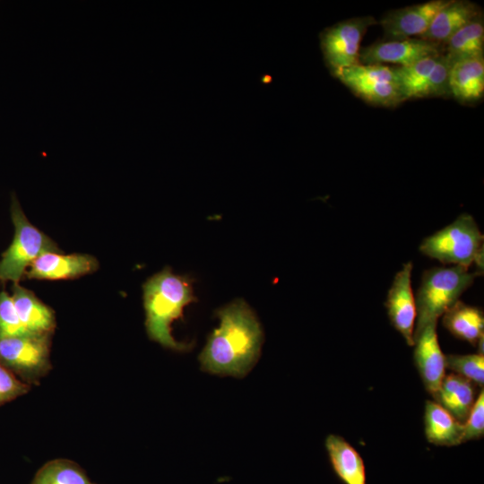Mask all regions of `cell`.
I'll use <instances>...</instances> for the list:
<instances>
[{
  "instance_id": "1",
  "label": "cell",
  "mask_w": 484,
  "mask_h": 484,
  "mask_svg": "<svg viewBox=\"0 0 484 484\" xmlns=\"http://www.w3.org/2000/svg\"><path fill=\"white\" fill-rule=\"evenodd\" d=\"M220 325L208 337L199 356L203 371L219 376H245L256 363L263 331L250 307L236 299L217 310Z\"/></svg>"
},
{
  "instance_id": "28",
  "label": "cell",
  "mask_w": 484,
  "mask_h": 484,
  "mask_svg": "<svg viewBox=\"0 0 484 484\" xmlns=\"http://www.w3.org/2000/svg\"><path fill=\"white\" fill-rule=\"evenodd\" d=\"M484 434V392L481 390L463 423L462 443L479 439Z\"/></svg>"
},
{
  "instance_id": "9",
  "label": "cell",
  "mask_w": 484,
  "mask_h": 484,
  "mask_svg": "<svg viewBox=\"0 0 484 484\" xmlns=\"http://www.w3.org/2000/svg\"><path fill=\"white\" fill-rule=\"evenodd\" d=\"M441 55L440 45L419 38L377 41L360 48L359 63L394 64L404 66L428 56Z\"/></svg>"
},
{
  "instance_id": "4",
  "label": "cell",
  "mask_w": 484,
  "mask_h": 484,
  "mask_svg": "<svg viewBox=\"0 0 484 484\" xmlns=\"http://www.w3.org/2000/svg\"><path fill=\"white\" fill-rule=\"evenodd\" d=\"M484 237L472 216L460 215L454 222L426 238L419 250L443 264L470 268L473 264L483 271Z\"/></svg>"
},
{
  "instance_id": "10",
  "label": "cell",
  "mask_w": 484,
  "mask_h": 484,
  "mask_svg": "<svg viewBox=\"0 0 484 484\" xmlns=\"http://www.w3.org/2000/svg\"><path fill=\"white\" fill-rule=\"evenodd\" d=\"M412 263L403 264L389 289L385 307L392 325L402 335L407 344L414 345L417 318L415 297L411 288Z\"/></svg>"
},
{
  "instance_id": "27",
  "label": "cell",
  "mask_w": 484,
  "mask_h": 484,
  "mask_svg": "<svg viewBox=\"0 0 484 484\" xmlns=\"http://www.w3.org/2000/svg\"><path fill=\"white\" fill-rule=\"evenodd\" d=\"M30 389V385L0 363V406L26 394Z\"/></svg>"
},
{
  "instance_id": "11",
  "label": "cell",
  "mask_w": 484,
  "mask_h": 484,
  "mask_svg": "<svg viewBox=\"0 0 484 484\" xmlns=\"http://www.w3.org/2000/svg\"><path fill=\"white\" fill-rule=\"evenodd\" d=\"M449 1L431 0L389 12L380 21L385 37L390 39L420 37Z\"/></svg>"
},
{
  "instance_id": "7",
  "label": "cell",
  "mask_w": 484,
  "mask_h": 484,
  "mask_svg": "<svg viewBox=\"0 0 484 484\" xmlns=\"http://www.w3.org/2000/svg\"><path fill=\"white\" fill-rule=\"evenodd\" d=\"M333 74L368 103L389 107L404 101L397 83L394 66L359 63Z\"/></svg>"
},
{
  "instance_id": "25",
  "label": "cell",
  "mask_w": 484,
  "mask_h": 484,
  "mask_svg": "<svg viewBox=\"0 0 484 484\" xmlns=\"http://www.w3.org/2000/svg\"><path fill=\"white\" fill-rule=\"evenodd\" d=\"M27 333L23 327L12 296L5 290L0 292V336H17Z\"/></svg>"
},
{
  "instance_id": "17",
  "label": "cell",
  "mask_w": 484,
  "mask_h": 484,
  "mask_svg": "<svg viewBox=\"0 0 484 484\" xmlns=\"http://www.w3.org/2000/svg\"><path fill=\"white\" fill-rule=\"evenodd\" d=\"M325 447L333 470L343 484H367L365 463L352 445L340 436L329 435Z\"/></svg>"
},
{
  "instance_id": "3",
  "label": "cell",
  "mask_w": 484,
  "mask_h": 484,
  "mask_svg": "<svg viewBox=\"0 0 484 484\" xmlns=\"http://www.w3.org/2000/svg\"><path fill=\"white\" fill-rule=\"evenodd\" d=\"M479 275L480 271L471 272L462 265L425 271L415 298L417 322L413 339L427 324L437 322Z\"/></svg>"
},
{
  "instance_id": "12",
  "label": "cell",
  "mask_w": 484,
  "mask_h": 484,
  "mask_svg": "<svg viewBox=\"0 0 484 484\" xmlns=\"http://www.w3.org/2000/svg\"><path fill=\"white\" fill-rule=\"evenodd\" d=\"M436 324H427L415 337V366L425 389L433 396L437 393L445 376V356L440 348Z\"/></svg>"
},
{
  "instance_id": "2",
  "label": "cell",
  "mask_w": 484,
  "mask_h": 484,
  "mask_svg": "<svg viewBox=\"0 0 484 484\" xmlns=\"http://www.w3.org/2000/svg\"><path fill=\"white\" fill-rule=\"evenodd\" d=\"M145 327L149 338L167 349L186 351L191 345L175 340L171 324L182 316L184 307L195 300L192 281L166 267L143 285Z\"/></svg>"
},
{
  "instance_id": "18",
  "label": "cell",
  "mask_w": 484,
  "mask_h": 484,
  "mask_svg": "<svg viewBox=\"0 0 484 484\" xmlns=\"http://www.w3.org/2000/svg\"><path fill=\"white\" fill-rule=\"evenodd\" d=\"M424 430L427 440L436 445L454 446L462 443L463 424L433 401L425 404Z\"/></svg>"
},
{
  "instance_id": "26",
  "label": "cell",
  "mask_w": 484,
  "mask_h": 484,
  "mask_svg": "<svg viewBox=\"0 0 484 484\" xmlns=\"http://www.w3.org/2000/svg\"><path fill=\"white\" fill-rule=\"evenodd\" d=\"M450 63L445 55H440L430 73L423 90L422 98L439 97L449 94L448 78Z\"/></svg>"
},
{
  "instance_id": "15",
  "label": "cell",
  "mask_w": 484,
  "mask_h": 484,
  "mask_svg": "<svg viewBox=\"0 0 484 484\" xmlns=\"http://www.w3.org/2000/svg\"><path fill=\"white\" fill-rule=\"evenodd\" d=\"M12 298L19 318L27 333L37 335L52 334L56 328L54 311L30 290L13 284Z\"/></svg>"
},
{
  "instance_id": "8",
  "label": "cell",
  "mask_w": 484,
  "mask_h": 484,
  "mask_svg": "<svg viewBox=\"0 0 484 484\" xmlns=\"http://www.w3.org/2000/svg\"><path fill=\"white\" fill-rule=\"evenodd\" d=\"M374 23L376 21L372 16L354 17L322 32L321 49L333 73L359 63L360 42L368 27Z\"/></svg>"
},
{
  "instance_id": "14",
  "label": "cell",
  "mask_w": 484,
  "mask_h": 484,
  "mask_svg": "<svg viewBox=\"0 0 484 484\" xmlns=\"http://www.w3.org/2000/svg\"><path fill=\"white\" fill-rule=\"evenodd\" d=\"M480 15L477 5L466 0H450L435 16L427 31L419 39L439 45L466 24Z\"/></svg>"
},
{
  "instance_id": "5",
  "label": "cell",
  "mask_w": 484,
  "mask_h": 484,
  "mask_svg": "<svg viewBox=\"0 0 484 484\" xmlns=\"http://www.w3.org/2000/svg\"><path fill=\"white\" fill-rule=\"evenodd\" d=\"M10 211L14 235L12 243L1 255L0 281L19 284L39 256L61 250L48 236L29 221L14 194L12 195Z\"/></svg>"
},
{
  "instance_id": "19",
  "label": "cell",
  "mask_w": 484,
  "mask_h": 484,
  "mask_svg": "<svg viewBox=\"0 0 484 484\" xmlns=\"http://www.w3.org/2000/svg\"><path fill=\"white\" fill-rule=\"evenodd\" d=\"M457 421L463 424L476 401L472 382L458 376H445L434 397Z\"/></svg>"
},
{
  "instance_id": "16",
  "label": "cell",
  "mask_w": 484,
  "mask_h": 484,
  "mask_svg": "<svg viewBox=\"0 0 484 484\" xmlns=\"http://www.w3.org/2000/svg\"><path fill=\"white\" fill-rule=\"evenodd\" d=\"M449 94L468 103L480 99L484 93V59L471 58L451 65L448 78Z\"/></svg>"
},
{
  "instance_id": "21",
  "label": "cell",
  "mask_w": 484,
  "mask_h": 484,
  "mask_svg": "<svg viewBox=\"0 0 484 484\" xmlns=\"http://www.w3.org/2000/svg\"><path fill=\"white\" fill-rule=\"evenodd\" d=\"M445 56L450 65L465 59L483 57L484 24L480 15L456 33L445 43Z\"/></svg>"
},
{
  "instance_id": "13",
  "label": "cell",
  "mask_w": 484,
  "mask_h": 484,
  "mask_svg": "<svg viewBox=\"0 0 484 484\" xmlns=\"http://www.w3.org/2000/svg\"><path fill=\"white\" fill-rule=\"evenodd\" d=\"M98 268V260L91 255L48 252L30 265L25 277L48 281L71 280L92 273Z\"/></svg>"
},
{
  "instance_id": "24",
  "label": "cell",
  "mask_w": 484,
  "mask_h": 484,
  "mask_svg": "<svg viewBox=\"0 0 484 484\" xmlns=\"http://www.w3.org/2000/svg\"><path fill=\"white\" fill-rule=\"evenodd\" d=\"M445 366L456 375L483 386L484 356L481 354L447 355Z\"/></svg>"
},
{
  "instance_id": "23",
  "label": "cell",
  "mask_w": 484,
  "mask_h": 484,
  "mask_svg": "<svg viewBox=\"0 0 484 484\" xmlns=\"http://www.w3.org/2000/svg\"><path fill=\"white\" fill-rule=\"evenodd\" d=\"M439 56H428L404 66L394 65L397 83L404 100L422 98L425 83Z\"/></svg>"
},
{
  "instance_id": "22",
  "label": "cell",
  "mask_w": 484,
  "mask_h": 484,
  "mask_svg": "<svg viewBox=\"0 0 484 484\" xmlns=\"http://www.w3.org/2000/svg\"><path fill=\"white\" fill-rule=\"evenodd\" d=\"M30 484H96L84 470L73 461L54 459L42 465Z\"/></svg>"
},
{
  "instance_id": "20",
  "label": "cell",
  "mask_w": 484,
  "mask_h": 484,
  "mask_svg": "<svg viewBox=\"0 0 484 484\" xmlns=\"http://www.w3.org/2000/svg\"><path fill=\"white\" fill-rule=\"evenodd\" d=\"M443 324L453 335L473 346L484 337L483 311L460 300L443 315Z\"/></svg>"
},
{
  "instance_id": "6",
  "label": "cell",
  "mask_w": 484,
  "mask_h": 484,
  "mask_svg": "<svg viewBox=\"0 0 484 484\" xmlns=\"http://www.w3.org/2000/svg\"><path fill=\"white\" fill-rule=\"evenodd\" d=\"M52 334L0 336V363L29 385H37L52 368Z\"/></svg>"
}]
</instances>
